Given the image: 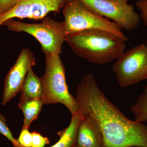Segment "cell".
<instances>
[{"mask_svg":"<svg viewBox=\"0 0 147 147\" xmlns=\"http://www.w3.org/2000/svg\"><path fill=\"white\" fill-rule=\"evenodd\" d=\"M63 9L66 36L84 30L100 29L113 33L125 42L128 40L116 23L94 13L80 0H69Z\"/></svg>","mask_w":147,"mask_h":147,"instance_id":"5","label":"cell"},{"mask_svg":"<svg viewBox=\"0 0 147 147\" xmlns=\"http://www.w3.org/2000/svg\"><path fill=\"white\" fill-rule=\"evenodd\" d=\"M113 1L119 3H127L128 0H113Z\"/></svg>","mask_w":147,"mask_h":147,"instance_id":"20","label":"cell"},{"mask_svg":"<svg viewBox=\"0 0 147 147\" xmlns=\"http://www.w3.org/2000/svg\"><path fill=\"white\" fill-rule=\"evenodd\" d=\"M71 50L92 63L104 65L118 59L126 48L125 42L111 32L90 29L66 36Z\"/></svg>","mask_w":147,"mask_h":147,"instance_id":"2","label":"cell"},{"mask_svg":"<svg viewBox=\"0 0 147 147\" xmlns=\"http://www.w3.org/2000/svg\"><path fill=\"white\" fill-rule=\"evenodd\" d=\"M69 0H18L16 6L0 15V26L14 18L42 20L50 12L59 13Z\"/></svg>","mask_w":147,"mask_h":147,"instance_id":"8","label":"cell"},{"mask_svg":"<svg viewBox=\"0 0 147 147\" xmlns=\"http://www.w3.org/2000/svg\"><path fill=\"white\" fill-rule=\"evenodd\" d=\"M84 115L81 112L71 115V121L67 128L59 131V139L56 144L49 147H75L79 124Z\"/></svg>","mask_w":147,"mask_h":147,"instance_id":"12","label":"cell"},{"mask_svg":"<svg viewBox=\"0 0 147 147\" xmlns=\"http://www.w3.org/2000/svg\"><path fill=\"white\" fill-rule=\"evenodd\" d=\"M9 30L16 32L26 33L34 37L41 46L45 55L62 53L63 42H65V25L63 22H58L49 17H45L39 24H30L13 19L4 22Z\"/></svg>","mask_w":147,"mask_h":147,"instance_id":"4","label":"cell"},{"mask_svg":"<svg viewBox=\"0 0 147 147\" xmlns=\"http://www.w3.org/2000/svg\"><path fill=\"white\" fill-rule=\"evenodd\" d=\"M131 111L135 121L141 123L147 121V84L137 102L131 106Z\"/></svg>","mask_w":147,"mask_h":147,"instance_id":"14","label":"cell"},{"mask_svg":"<svg viewBox=\"0 0 147 147\" xmlns=\"http://www.w3.org/2000/svg\"><path fill=\"white\" fill-rule=\"evenodd\" d=\"M20 92V101L42 99L43 90L41 78L34 73L32 67H30L28 71Z\"/></svg>","mask_w":147,"mask_h":147,"instance_id":"11","label":"cell"},{"mask_svg":"<svg viewBox=\"0 0 147 147\" xmlns=\"http://www.w3.org/2000/svg\"><path fill=\"white\" fill-rule=\"evenodd\" d=\"M113 71L122 88L147 80V45L139 44L124 51L113 65Z\"/></svg>","mask_w":147,"mask_h":147,"instance_id":"6","label":"cell"},{"mask_svg":"<svg viewBox=\"0 0 147 147\" xmlns=\"http://www.w3.org/2000/svg\"><path fill=\"white\" fill-rule=\"evenodd\" d=\"M32 147H45L50 144V141L47 137H44L39 133L34 131L32 132Z\"/></svg>","mask_w":147,"mask_h":147,"instance_id":"17","label":"cell"},{"mask_svg":"<svg viewBox=\"0 0 147 147\" xmlns=\"http://www.w3.org/2000/svg\"><path fill=\"white\" fill-rule=\"evenodd\" d=\"M76 146L80 147H102L103 139L100 126L90 116L84 115L79 124Z\"/></svg>","mask_w":147,"mask_h":147,"instance_id":"10","label":"cell"},{"mask_svg":"<svg viewBox=\"0 0 147 147\" xmlns=\"http://www.w3.org/2000/svg\"><path fill=\"white\" fill-rule=\"evenodd\" d=\"M75 98L80 111L100 126L102 147H147V125L125 117L100 89L92 74L79 82Z\"/></svg>","mask_w":147,"mask_h":147,"instance_id":"1","label":"cell"},{"mask_svg":"<svg viewBox=\"0 0 147 147\" xmlns=\"http://www.w3.org/2000/svg\"><path fill=\"white\" fill-rule=\"evenodd\" d=\"M36 61L34 55L28 48L21 50L16 63L6 76L2 105H5L20 92L28 71L35 65Z\"/></svg>","mask_w":147,"mask_h":147,"instance_id":"9","label":"cell"},{"mask_svg":"<svg viewBox=\"0 0 147 147\" xmlns=\"http://www.w3.org/2000/svg\"><path fill=\"white\" fill-rule=\"evenodd\" d=\"M80 1L89 10L101 17L111 19L121 29L131 31L139 25L141 18L132 5L113 0Z\"/></svg>","mask_w":147,"mask_h":147,"instance_id":"7","label":"cell"},{"mask_svg":"<svg viewBox=\"0 0 147 147\" xmlns=\"http://www.w3.org/2000/svg\"><path fill=\"white\" fill-rule=\"evenodd\" d=\"M80 147L78 146H76V147Z\"/></svg>","mask_w":147,"mask_h":147,"instance_id":"21","label":"cell"},{"mask_svg":"<svg viewBox=\"0 0 147 147\" xmlns=\"http://www.w3.org/2000/svg\"><path fill=\"white\" fill-rule=\"evenodd\" d=\"M136 5L140 11V18L147 27V0H139L136 2Z\"/></svg>","mask_w":147,"mask_h":147,"instance_id":"18","label":"cell"},{"mask_svg":"<svg viewBox=\"0 0 147 147\" xmlns=\"http://www.w3.org/2000/svg\"><path fill=\"white\" fill-rule=\"evenodd\" d=\"M32 132L29 129L22 128L19 137L17 139L18 143L24 147H32Z\"/></svg>","mask_w":147,"mask_h":147,"instance_id":"16","label":"cell"},{"mask_svg":"<svg viewBox=\"0 0 147 147\" xmlns=\"http://www.w3.org/2000/svg\"><path fill=\"white\" fill-rule=\"evenodd\" d=\"M18 0H0V15L7 12L17 4Z\"/></svg>","mask_w":147,"mask_h":147,"instance_id":"19","label":"cell"},{"mask_svg":"<svg viewBox=\"0 0 147 147\" xmlns=\"http://www.w3.org/2000/svg\"><path fill=\"white\" fill-rule=\"evenodd\" d=\"M43 105L42 99L20 101L18 107L22 110L24 117L23 128H29L32 122L37 118Z\"/></svg>","mask_w":147,"mask_h":147,"instance_id":"13","label":"cell"},{"mask_svg":"<svg viewBox=\"0 0 147 147\" xmlns=\"http://www.w3.org/2000/svg\"><path fill=\"white\" fill-rule=\"evenodd\" d=\"M0 134H2L13 144L14 147H24L18 143L17 139L13 137V134L11 132L6 123L5 117L2 114L0 113Z\"/></svg>","mask_w":147,"mask_h":147,"instance_id":"15","label":"cell"},{"mask_svg":"<svg viewBox=\"0 0 147 147\" xmlns=\"http://www.w3.org/2000/svg\"><path fill=\"white\" fill-rule=\"evenodd\" d=\"M45 55V71L41 77L44 104L61 103L67 108L71 115L80 110L76 98L68 90L65 70L59 55Z\"/></svg>","mask_w":147,"mask_h":147,"instance_id":"3","label":"cell"}]
</instances>
